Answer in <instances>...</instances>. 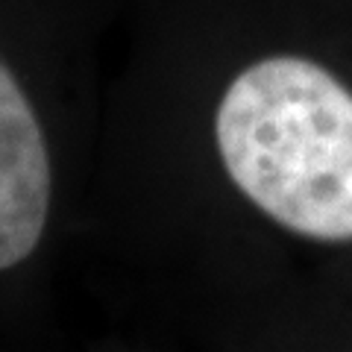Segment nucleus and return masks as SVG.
Here are the masks:
<instances>
[{
	"label": "nucleus",
	"instance_id": "obj_1",
	"mask_svg": "<svg viewBox=\"0 0 352 352\" xmlns=\"http://www.w3.org/2000/svg\"><path fill=\"white\" fill-rule=\"evenodd\" d=\"M212 150L241 200L296 238L352 244V88L300 53H267L226 76Z\"/></svg>",
	"mask_w": 352,
	"mask_h": 352
},
{
	"label": "nucleus",
	"instance_id": "obj_2",
	"mask_svg": "<svg viewBox=\"0 0 352 352\" xmlns=\"http://www.w3.org/2000/svg\"><path fill=\"white\" fill-rule=\"evenodd\" d=\"M47 59V3L0 0V294L41 276L68 188Z\"/></svg>",
	"mask_w": 352,
	"mask_h": 352
}]
</instances>
